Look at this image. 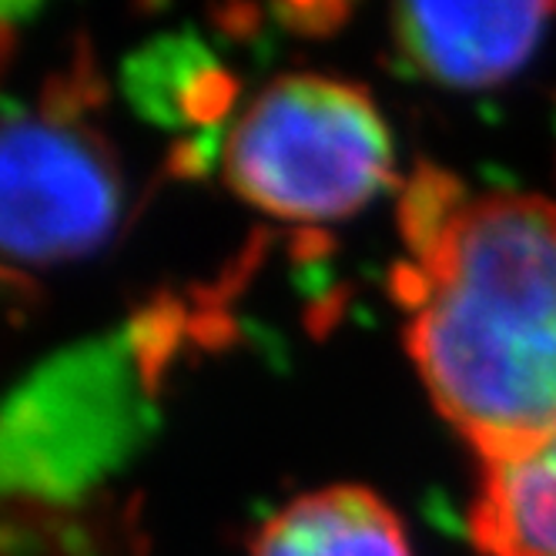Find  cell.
Masks as SVG:
<instances>
[{"mask_svg":"<svg viewBox=\"0 0 556 556\" xmlns=\"http://www.w3.org/2000/svg\"><path fill=\"white\" fill-rule=\"evenodd\" d=\"M4 249L45 265L94 249L117 215L104 144L64 117L24 114L4 128Z\"/></svg>","mask_w":556,"mask_h":556,"instance_id":"3957f363","label":"cell"},{"mask_svg":"<svg viewBox=\"0 0 556 556\" xmlns=\"http://www.w3.org/2000/svg\"><path fill=\"white\" fill-rule=\"evenodd\" d=\"M553 14V4H406L392 11V34L429 81L486 88L523 67Z\"/></svg>","mask_w":556,"mask_h":556,"instance_id":"277c9868","label":"cell"},{"mask_svg":"<svg viewBox=\"0 0 556 556\" xmlns=\"http://www.w3.org/2000/svg\"><path fill=\"white\" fill-rule=\"evenodd\" d=\"M469 536L486 556H556V435L503 463H483Z\"/></svg>","mask_w":556,"mask_h":556,"instance_id":"8992f818","label":"cell"},{"mask_svg":"<svg viewBox=\"0 0 556 556\" xmlns=\"http://www.w3.org/2000/svg\"><path fill=\"white\" fill-rule=\"evenodd\" d=\"M252 556H409V540L372 490L326 486L278 509L252 540Z\"/></svg>","mask_w":556,"mask_h":556,"instance_id":"5b68a950","label":"cell"},{"mask_svg":"<svg viewBox=\"0 0 556 556\" xmlns=\"http://www.w3.org/2000/svg\"><path fill=\"white\" fill-rule=\"evenodd\" d=\"M406 349L429 400L483 463L556 435V202L463 194L440 172L406 191Z\"/></svg>","mask_w":556,"mask_h":556,"instance_id":"6da1fadb","label":"cell"},{"mask_svg":"<svg viewBox=\"0 0 556 556\" xmlns=\"http://www.w3.org/2000/svg\"><path fill=\"white\" fill-rule=\"evenodd\" d=\"M222 165L231 191L271 218L336 222L389 185L392 141L363 88L286 74L238 114Z\"/></svg>","mask_w":556,"mask_h":556,"instance_id":"7a4b0ae2","label":"cell"}]
</instances>
